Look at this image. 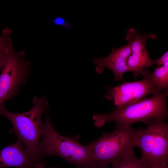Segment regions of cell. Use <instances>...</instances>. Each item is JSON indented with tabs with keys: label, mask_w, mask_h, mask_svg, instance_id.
Returning <instances> with one entry per match:
<instances>
[{
	"label": "cell",
	"mask_w": 168,
	"mask_h": 168,
	"mask_svg": "<svg viewBox=\"0 0 168 168\" xmlns=\"http://www.w3.org/2000/svg\"><path fill=\"white\" fill-rule=\"evenodd\" d=\"M45 110L46 119L44 123L43 137L37 148L35 160L37 163L48 156L60 157L78 168L90 166L93 159L88 144L80 143L77 139L61 135L54 128Z\"/></svg>",
	"instance_id": "1"
},
{
	"label": "cell",
	"mask_w": 168,
	"mask_h": 168,
	"mask_svg": "<svg viewBox=\"0 0 168 168\" xmlns=\"http://www.w3.org/2000/svg\"><path fill=\"white\" fill-rule=\"evenodd\" d=\"M167 96L166 91H160L150 98L141 99L110 113L95 114L93 117L95 125L100 127L106 122L114 121L118 125L130 126L136 122L148 124L154 120H164L168 117Z\"/></svg>",
	"instance_id": "2"
},
{
	"label": "cell",
	"mask_w": 168,
	"mask_h": 168,
	"mask_svg": "<svg viewBox=\"0 0 168 168\" xmlns=\"http://www.w3.org/2000/svg\"><path fill=\"white\" fill-rule=\"evenodd\" d=\"M33 106L30 110L23 113L11 112L5 108L4 104L0 105V115L8 118L12 125L9 133L16 135L25 147L27 155L36 163L35 154L40 138L42 136L44 123L42 116L49 106L44 96L32 99Z\"/></svg>",
	"instance_id": "3"
},
{
	"label": "cell",
	"mask_w": 168,
	"mask_h": 168,
	"mask_svg": "<svg viewBox=\"0 0 168 168\" xmlns=\"http://www.w3.org/2000/svg\"><path fill=\"white\" fill-rule=\"evenodd\" d=\"M136 132L130 126L118 125L113 131L105 133L88 144L93 157L91 165L109 168L110 165L133 150Z\"/></svg>",
	"instance_id": "4"
},
{
	"label": "cell",
	"mask_w": 168,
	"mask_h": 168,
	"mask_svg": "<svg viewBox=\"0 0 168 168\" xmlns=\"http://www.w3.org/2000/svg\"><path fill=\"white\" fill-rule=\"evenodd\" d=\"M145 128L136 130L134 147L142 152L141 159L147 165L167 164L168 162V124L164 120L151 121Z\"/></svg>",
	"instance_id": "5"
},
{
	"label": "cell",
	"mask_w": 168,
	"mask_h": 168,
	"mask_svg": "<svg viewBox=\"0 0 168 168\" xmlns=\"http://www.w3.org/2000/svg\"><path fill=\"white\" fill-rule=\"evenodd\" d=\"M30 63L22 51H15L12 41L0 74V105L16 96L20 86L26 84L30 72Z\"/></svg>",
	"instance_id": "6"
},
{
	"label": "cell",
	"mask_w": 168,
	"mask_h": 168,
	"mask_svg": "<svg viewBox=\"0 0 168 168\" xmlns=\"http://www.w3.org/2000/svg\"><path fill=\"white\" fill-rule=\"evenodd\" d=\"M148 68L144 69L140 73L144 76L142 80L124 82L112 88L109 94L114 100L117 109L138 101L150 94L154 95L160 91L151 81Z\"/></svg>",
	"instance_id": "7"
},
{
	"label": "cell",
	"mask_w": 168,
	"mask_h": 168,
	"mask_svg": "<svg viewBox=\"0 0 168 168\" xmlns=\"http://www.w3.org/2000/svg\"><path fill=\"white\" fill-rule=\"evenodd\" d=\"M127 32L125 38L130 44L131 49L127 61L128 71L133 72L134 75L137 76L144 68L152 67L153 60L149 57L145 42L148 39H156V36L152 34L141 35L133 28L129 29Z\"/></svg>",
	"instance_id": "8"
},
{
	"label": "cell",
	"mask_w": 168,
	"mask_h": 168,
	"mask_svg": "<svg viewBox=\"0 0 168 168\" xmlns=\"http://www.w3.org/2000/svg\"><path fill=\"white\" fill-rule=\"evenodd\" d=\"M131 52V46L129 43L118 49L113 48L108 56L93 59L96 65V70L100 73L105 68H108L113 72L115 81L123 80V74L128 71L127 61Z\"/></svg>",
	"instance_id": "9"
},
{
	"label": "cell",
	"mask_w": 168,
	"mask_h": 168,
	"mask_svg": "<svg viewBox=\"0 0 168 168\" xmlns=\"http://www.w3.org/2000/svg\"><path fill=\"white\" fill-rule=\"evenodd\" d=\"M36 163L27 154L20 140L0 151V168H35Z\"/></svg>",
	"instance_id": "10"
},
{
	"label": "cell",
	"mask_w": 168,
	"mask_h": 168,
	"mask_svg": "<svg viewBox=\"0 0 168 168\" xmlns=\"http://www.w3.org/2000/svg\"><path fill=\"white\" fill-rule=\"evenodd\" d=\"M109 168H150L149 166L144 163L141 159L135 155L133 150L112 164Z\"/></svg>",
	"instance_id": "11"
},
{
	"label": "cell",
	"mask_w": 168,
	"mask_h": 168,
	"mask_svg": "<svg viewBox=\"0 0 168 168\" xmlns=\"http://www.w3.org/2000/svg\"><path fill=\"white\" fill-rule=\"evenodd\" d=\"M161 67L155 68L152 73L149 72L151 81L160 91L168 88V61L166 62Z\"/></svg>",
	"instance_id": "12"
},
{
	"label": "cell",
	"mask_w": 168,
	"mask_h": 168,
	"mask_svg": "<svg viewBox=\"0 0 168 168\" xmlns=\"http://www.w3.org/2000/svg\"><path fill=\"white\" fill-rule=\"evenodd\" d=\"M11 38L6 44L0 47V71L2 69L6 62L9 51V46Z\"/></svg>",
	"instance_id": "13"
},
{
	"label": "cell",
	"mask_w": 168,
	"mask_h": 168,
	"mask_svg": "<svg viewBox=\"0 0 168 168\" xmlns=\"http://www.w3.org/2000/svg\"><path fill=\"white\" fill-rule=\"evenodd\" d=\"M49 22L68 29H71L73 27L72 25L70 22L61 16L56 17Z\"/></svg>",
	"instance_id": "14"
},
{
	"label": "cell",
	"mask_w": 168,
	"mask_h": 168,
	"mask_svg": "<svg viewBox=\"0 0 168 168\" xmlns=\"http://www.w3.org/2000/svg\"><path fill=\"white\" fill-rule=\"evenodd\" d=\"M12 31L8 28L4 29L0 35V47L6 44L11 38Z\"/></svg>",
	"instance_id": "15"
},
{
	"label": "cell",
	"mask_w": 168,
	"mask_h": 168,
	"mask_svg": "<svg viewBox=\"0 0 168 168\" xmlns=\"http://www.w3.org/2000/svg\"><path fill=\"white\" fill-rule=\"evenodd\" d=\"M168 60V52L167 51L164 55L159 58L153 60V63H156L158 67L160 65H163Z\"/></svg>",
	"instance_id": "16"
},
{
	"label": "cell",
	"mask_w": 168,
	"mask_h": 168,
	"mask_svg": "<svg viewBox=\"0 0 168 168\" xmlns=\"http://www.w3.org/2000/svg\"><path fill=\"white\" fill-rule=\"evenodd\" d=\"M35 168H57V166H54L49 167L47 166L45 161L44 160L40 161L36 163L35 165Z\"/></svg>",
	"instance_id": "17"
},
{
	"label": "cell",
	"mask_w": 168,
	"mask_h": 168,
	"mask_svg": "<svg viewBox=\"0 0 168 168\" xmlns=\"http://www.w3.org/2000/svg\"><path fill=\"white\" fill-rule=\"evenodd\" d=\"M150 168H168L167 164H156L150 166Z\"/></svg>",
	"instance_id": "18"
},
{
	"label": "cell",
	"mask_w": 168,
	"mask_h": 168,
	"mask_svg": "<svg viewBox=\"0 0 168 168\" xmlns=\"http://www.w3.org/2000/svg\"><path fill=\"white\" fill-rule=\"evenodd\" d=\"M82 168H102L97 166H96L93 165L85 166L82 167Z\"/></svg>",
	"instance_id": "19"
}]
</instances>
